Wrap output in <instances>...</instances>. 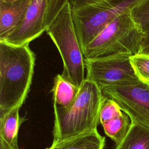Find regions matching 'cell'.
<instances>
[{"mask_svg":"<svg viewBox=\"0 0 149 149\" xmlns=\"http://www.w3.org/2000/svg\"><path fill=\"white\" fill-rule=\"evenodd\" d=\"M36 56L29 45L0 41V117L20 108L32 83Z\"/></svg>","mask_w":149,"mask_h":149,"instance_id":"obj_1","label":"cell"},{"mask_svg":"<svg viewBox=\"0 0 149 149\" xmlns=\"http://www.w3.org/2000/svg\"><path fill=\"white\" fill-rule=\"evenodd\" d=\"M104 98L101 89L85 79L72 104L66 108L54 106L53 141L61 140L96 129Z\"/></svg>","mask_w":149,"mask_h":149,"instance_id":"obj_2","label":"cell"},{"mask_svg":"<svg viewBox=\"0 0 149 149\" xmlns=\"http://www.w3.org/2000/svg\"><path fill=\"white\" fill-rule=\"evenodd\" d=\"M144 36L133 20L130 11L126 12L105 27L84 48V59L139 54Z\"/></svg>","mask_w":149,"mask_h":149,"instance_id":"obj_3","label":"cell"},{"mask_svg":"<svg viewBox=\"0 0 149 149\" xmlns=\"http://www.w3.org/2000/svg\"><path fill=\"white\" fill-rule=\"evenodd\" d=\"M46 31L62 58V76L80 88L86 79L85 59L76 33L69 2L47 27Z\"/></svg>","mask_w":149,"mask_h":149,"instance_id":"obj_4","label":"cell"},{"mask_svg":"<svg viewBox=\"0 0 149 149\" xmlns=\"http://www.w3.org/2000/svg\"><path fill=\"white\" fill-rule=\"evenodd\" d=\"M141 0H101L72 9L76 33L82 51L108 24L130 11Z\"/></svg>","mask_w":149,"mask_h":149,"instance_id":"obj_5","label":"cell"},{"mask_svg":"<svg viewBox=\"0 0 149 149\" xmlns=\"http://www.w3.org/2000/svg\"><path fill=\"white\" fill-rule=\"evenodd\" d=\"M113 100L132 122L149 128V83L138 78L116 83L101 89Z\"/></svg>","mask_w":149,"mask_h":149,"instance_id":"obj_6","label":"cell"},{"mask_svg":"<svg viewBox=\"0 0 149 149\" xmlns=\"http://www.w3.org/2000/svg\"><path fill=\"white\" fill-rule=\"evenodd\" d=\"M130 56L118 55L85 60L86 79L101 89L118 82L138 78Z\"/></svg>","mask_w":149,"mask_h":149,"instance_id":"obj_7","label":"cell"},{"mask_svg":"<svg viewBox=\"0 0 149 149\" xmlns=\"http://www.w3.org/2000/svg\"><path fill=\"white\" fill-rule=\"evenodd\" d=\"M48 0H31L17 27L3 41L13 45H24L41 36L45 26Z\"/></svg>","mask_w":149,"mask_h":149,"instance_id":"obj_8","label":"cell"},{"mask_svg":"<svg viewBox=\"0 0 149 149\" xmlns=\"http://www.w3.org/2000/svg\"><path fill=\"white\" fill-rule=\"evenodd\" d=\"M31 0L13 2L0 1V41H3L19 25Z\"/></svg>","mask_w":149,"mask_h":149,"instance_id":"obj_9","label":"cell"},{"mask_svg":"<svg viewBox=\"0 0 149 149\" xmlns=\"http://www.w3.org/2000/svg\"><path fill=\"white\" fill-rule=\"evenodd\" d=\"M105 143V137L96 129L74 137L53 141L45 149H104Z\"/></svg>","mask_w":149,"mask_h":149,"instance_id":"obj_10","label":"cell"},{"mask_svg":"<svg viewBox=\"0 0 149 149\" xmlns=\"http://www.w3.org/2000/svg\"><path fill=\"white\" fill-rule=\"evenodd\" d=\"M19 107L15 108L0 117V139L10 147L19 148L18 133L23 118L19 115Z\"/></svg>","mask_w":149,"mask_h":149,"instance_id":"obj_11","label":"cell"},{"mask_svg":"<svg viewBox=\"0 0 149 149\" xmlns=\"http://www.w3.org/2000/svg\"><path fill=\"white\" fill-rule=\"evenodd\" d=\"M79 88L58 74L54 79L52 88L54 106L66 108L76 97Z\"/></svg>","mask_w":149,"mask_h":149,"instance_id":"obj_12","label":"cell"},{"mask_svg":"<svg viewBox=\"0 0 149 149\" xmlns=\"http://www.w3.org/2000/svg\"><path fill=\"white\" fill-rule=\"evenodd\" d=\"M115 149H149V128L132 122L127 134Z\"/></svg>","mask_w":149,"mask_h":149,"instance_id":"obj_13","label":"cell"},{"mask_svg":"<svg viewBox=\"0 0 149 149\" xmlns=\"http://www.w3.org/2000/svg\"><path fill=\"white\" fill-rule=\"evenodd\" d=\"M132 122L124 112L119 116L102 125L105 134L118 145L127 134Z\"/></svg>","mask_w":149,"mask_h":149,"instance_id":"obj_14","label":"cell"},{"mask_svg":"<svg viewBox=\"0 0 149 149\" xmlns=\"http://www.w3.org/2000/svg\"><path fill=\"white\" fill-rule=\"evenodd\" d=\"M131 17L144 33L149 30V0H141L130 11Z\"/></svg>","mask_w":149,"mask_h":149,"instance_id":"obj_15","label":"cell"},{"mask_svg":"<svg viewBox=\"0 0 149 149\" xmlns=\"http://www.w3.org/2000/svg\"><path fill=\"white\" fill-rule=\"evenodd\" d=\"M123 113L119 105L112 99L104 95L100 112V123L102 125L115 118Z\"/></svg>","mask_w":149,"mask_h":149,"instance_id":"obj_16","label":"cell"},{"mask_svg":"<svg viewBox=\"0 0 149 149\" xmlns=\"http://www.w3.org/2000/svg\"><path fill=\"white\" fill-rule=\"evenodd\" d=\"M130 60L138 79L149 83V55L137 54L130 56Z\"/></svg>","mask_w":149,"mask_h":149,"instance_id":"obj_17","label":"cell"},{"mask_svg":"<svg viewBox=\"0 0 149 149\" xmlns=\"http://www.w3.org/2000/svg\"><path fill=\"white\" fill-rule=\"evenodd\" d=\"M69 0H48L45 26L47 27L55 20Z\"/></svg>","mask_w":149,"mask_h":149,"instance_id":"obj_18","label":"cell"},{"mask_svg":"<svg viewBox=\"0 0 149 149\" xmlns=\"http://www.w3.org/2000/svg\"><path fill=\"white\" fill-rule=\"evenodd\" d=\"M101 0H69V3L72 9L79 8L83 6L93 3Z\"/></svg>","mask_w":149,"mask_h":149,"instance_id":"obj_19","label":"cell"},{"mask_svg":"<svg viewBox=\"0 0 149 149\" xmlns=\"http://www.w3.org/2000/svg\"><path fill=\"white\" fill-rule=\"evenodd\" d=\"M139 54L149 55V30L144 33L141 45V49Z\"/></svg>","mask_w":149,"mask_h":149,"instance_id":"obj_20","label":"cell"},{"mask_svg":"<svg viewBox=\"0 0 149 149\" xmlns=\"http://www.w3.org/2000/svg\"><path fill=\"white\" fill-rule=\"evenodd\" d=\"M0 149H19V147L16 148H12L9 145H8L5 141L0 139Z\"/></svg>","mask_w":149,"mask_h":149,"instance_id":"obj_21","label":"cell"},{"mask_svg":"<svg viewBox=\"0 0 149 149\" xmlns=\"http://www.w3.org/2000/svg\"><path fill=\"white\" fill-rule=\"evenodd\" d=\"M1 1H3V2H13L18 0H0Z\"/></svg>","mask_w":149,"mask_h":149,"instance_id":"obj_22","label":"cell"}]
</instances>
